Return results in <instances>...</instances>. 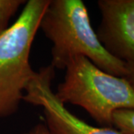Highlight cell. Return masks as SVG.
<instances>
[{
	"label": "cell",
	"instance_id": "5",
	"mask_svg": "<svg viewBox=\"0 0 134 134\" xmlns=\"http://www.w3.org/2000/svg\"><path fill=\"white\" fill-rule=\"evenodd\" d=\"M97 36L113 57L134 66V0H99Z\"/></svg>",
	"mask_w": 134,
	"mask_h": 134
},
{
	"label": "cell",
	"instance_id": "7",
	"mask_svg": "<svg viewBox=\"0 0 134 134\" xmlns=\"http://www.w3.org/2000/svg\"><path fill=\"white\" fill-rule=\"evenodd\" d=\"M25 2V0H0V34L8 29L10 19Z\"/></svg>",
	"mask_w": 134,
	"mask_h": 134
},
{
	"label": "cell",
	"instance_id": "9",
	"mask_svg": "<svg viewBox=\"0 0 134 134\" xmlns=\"http://www.w3.org/2000/svg\"><path fill=\"white\" fill-rule=\"evenodd\" d=\"M127 66L128 68V74L125 78L129 81L131 86H133L134 89V66L130 63H127Z\"/></svg>",
	"mask_w": 134,
	"mask_h": 134
},
{
	"label": "cell",
	"instance_id": "6",
	"mask_svg": "<svg viewBox=\"0 0 134 134\" xmlns=\"http://www.w3.org/2000/svg\"><path fill=\"white\" fill-rule=\"evenodd\" d=\"M113 126L122 134H134V109H121L113 114Z\"/></svg>",
	"mask_w": 134,
	"mask_h": 134
},
{
	"label": "cell",
	"instance_id": "2",
	"mask_svg": "<svg viewBox=\"0 0 134 134\" xmlns=\"http://www.w3.org/2000/svg\"><path fill=\"white\" fill-rule=\"evenodd\" d=\"M65 70L55 96L65 105L82 107L99 125L112 127L115 110L134 109V89L124 77L106 73L83 56L72 58Z\"/></svg>",
	"mask_w": 134,
	"mask_h": 134
},
{
	"label": "cell",
	"instance_id": "4",
	"mask_svg": "<svg viewBox=\"0 0 134 134\" xmlns=\"http://www.w3.org/2000/svg\"><path fill=\"white\" fill-rule=\"evenodd\" d=\"M54 69L50 65L36 73L25 92L23 100L42 107L50 134H122L112 127H96L77 118L55 96L52 88Z\"/></svg>",
	"mask_w": 134,
	"mask_h": 134
},
{
	"label": "cell",
	"instance_id": "3",
	"mask_svg": "<svg viewBox=\"0 0 134 134\" xmlns=\"http://www.w3.org/2000/svg\"><path fill=\"white\" fill-rule=\"evenodd\" d=\"M50 0H29L15 23L0 34V118L18 110L36 73L30 53Z\"/></svg>",
	"mask_w": 134,
	"mask_h": 134
},
{
	"label": "cell",
	"instance_id": "1",
	"mask_svg": "<svg viewBox=\"0 0 134 134\" xmlns=\"http://www.w3.org/2000/svg\"><path fill=\"white\" fill-rule=\"evenodd\" d=\"M40 29L52 43L54 69H65L72 58L83 56L107 74L127 75V63L110 54L100 42L81 0H50Z\"/></svg>",
	"mask_w": 134,
	"mask_h": 134
},
{
	"label": "cell",
	"instance_id": "8",
	"mask_svg": "<svg viewBox=\"0 0 134 134\" xmlns=\"http://www.w3.org/2000/svg\"><path fill=\"white\" fill-rule=\"evenodd\" d=\"M25 134H50L45 123H39Z\"/></svg>",
	"mask_w": 134,
	"mask_h": 134
}]
</instances>
